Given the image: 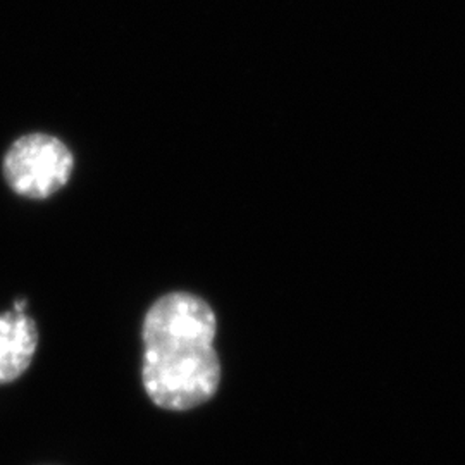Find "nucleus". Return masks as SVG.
Returning a JSON list of instances; mask_svg holds the SVG:
<instances>
[{
    "label": "nucleus",
    "instance_id": "nucleus-1",
    "mask_svg": "<svg viewBox=\"0 0 465 465\" xmlns=\"http://www.w3.org/2000/svg\"><path fill=\"white\" fill-rule=\"evenodd\" d=\"M216 332L213 307L193 293L174 292L152 303L142 326V381L153 405L184 412L216 395Z\"/></svg>",
    "mask_w": 465,
    "mask_h": 465
},
{
    "label": "nucleus",
    "instance_id": "nucleus-2",
    "mask_svg": "<svg viewBox=\"0 0 465 465\" xmlns=\"http://www.w3.org/2000/svg\"><path fill=\"white\" fill-rule=\"evenodd\" d=\"M74 157L66 145L50 134L17 138L4 157V178L11 190L26 199H49L66 186Z\"/></svg>",
    "mask_w": 465,
    "mask_h": 465
},
{
    "label": "nucleus",
    "instance_id": "nucleus-3",
    "mask_svg": "<svg viewBox=\"0 0 465 465\" xmlns=\"http://www.w3.org/2000/svg\"><path fill=\"white\" fill-rule=\"evenodd\" d=\"M38 347V330L26 312L0 314V384L21 378L32 366Z\"/></svg>",
    "mask_w": 465,
    "mask_h": 465
}]
</instances>
